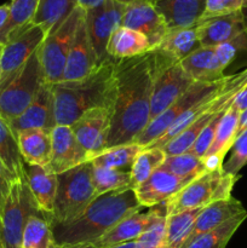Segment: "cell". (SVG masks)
<instances>
[{
  "instance_id": "1",
  "label": "cell",
  "mask_w": 247,
  "mask_h": 248,
  "mask_svg": "<svg viewBox=\"0 0 247 248\" xmlns=\"http://www.w3.org/2000/svg\"><path fill=\"white\" fill-rule=\"evenodd\" d=\"M172 60L174 58L154 48L136 57L115 61V98L107 148L133 143L147 127L155 78Z\"/></svg>"
},
{
  "instance_id": "2",
  "label": "cell",
  "mask_w": 247,
  "mask_h": 248,
  "mask_svg": "<svg viewBox=\"0 0 247 248\" xmlns=\"http://www.w3.org/2000/svg\"><path fill=\"white\" fill-rule=\"evenodd\" d=\"M142 208L133 189L111 191L97 196L72 222L51 227L56 242L61 247L93 245L118 223L139 212Z\"/></svg>"
},
{
  "instance_id": "3",
  "label": "cell",
  "mask_w": 247,
  "mask_h": 248,
  "mask_svg": "<svg viewBox=\"0 0 247 248\" xmlns=\"http://www.w3.org/2000/svg\"><path fill=\"white\" fill-rule=\"evenodd\" d=\"M114 67L115 60L110 58L84 79L52 84L57 125L70 126L94 108L113 110L116 87Z\"/></svg>"
},
{
  "instance_id": "4",
  "label": "cell",
  "mask_w": 247,
  "mask_h": 248,
  "mask_svg": "<svg viewBox=\"0 0 247 248\" xmlns=\"http://www.w3.org/2000/svg\"><path fill=\"white\" fill-rule=\"evenodd\" d=\"M96 198L91 162H85L64 173L57 174V191L50 219L51 225L67 224L74 220Z\"/></svg>"
},
{
  "instance_id": "5",
  "label": "cell",
  "mask_w": 247,
  "mask_h": 248,
  "mask_svg": "<svg viewBox=\"0 0 247 248\" xmlns=\"http://www.w3.org/2000/svg\"><path fill=\"white\" fill-rule=\"evenodd\" d=\"M239 174L227 173L223 169L205 171L166 201L167 216L188 210L203 208L216 201L232 198Z\"/></svg>"
},
{
  "instance_id": "6",
  "label": "cell",
  "mask_w": 247,
  "mask_h": 248,
  "mask_svg": "<svg viewBox=\"0 0 247 248\" xmlns=\"http://www.w3.org/2000/svg\"><path fill=\"white\" fill-rule=\"evenodd\" d=\"M35 215L43 213L36 205L26 177L17 178L0 216V244L4 248H22L24 228L29 218Z\"/></svg>"
},
{
  "instance_id": "7",
  "label": "cell",
  "mask_w": 247,
  "mask_h": 248,
  "mask_svg": "<svg viewBox=\"0 0 247 248\" xmlns=\"http://www.w3.org/2000/svg\"><path fill=\"white\" fill-rule=\"evenodd\" d=\"M46 82L39 50L24 67L0 90V115L7 123L18 118Z\"/></svg>"
},
{
  "instance_id": "8",
  "label": "cell",
  "mask_w": 247,
  "mask_h": 248,
  "mask_svg": "<svg viewBox=\"0 0 247 248\" xmlns=\"http://www.w3.org/2000/svg\"><path fill=\"white\" fill-rule=\"evenodd\" d=\"M84 16L85 11L77 6L60 28L45 36L39 47L44 75L48 84H56L63 80L68 55L77 27Z\"/></svg>"
},
{
  "instance_id": "9",
  "label": "cell",
  "mask_w": 247,
  "mask_h": 248,
  "mask_svg": "<svg viewBox=\"0 0 247 248\" xmlns=\"http://www.w3.org/2000/svg\"><path fill=\"white\" fill-rule=\"evenodd\" d=\"M227 77V75H225ZM225 77L222 80L216 82H195L186 90L176 102L171 104L166 110L162 111L156 118L152 119L147 127L139 133L135 140L136 144L140 145L144 149L145 147L156 140L157 138L161 137L170 126L182 115L185 113L188 109L198 104L199 102L203 99L212 97L217 94L222 90L223 84H224Z\"/></svg>"
},
{
  "instance_id": "10",
  "label": "cell",
  "mask_w": 247,
  "mask_h": 248,
  "mask_svg": "<svg viewBox=\"0 0 247 248\" xmlns=\"http://www.w3.org/2000/svg\"><path fill=\"white\" fill-rule=\"evenodd\" d=\"M45 36L40 27L29 24L4 44L0 56V90L39 50Z\"/></svg>"
},
{
  "instance_id": "11",
  "label": "cell",
  "mask_w": 247,
  "mask_h": 248,
  "mask_svg": "<svg viewBox=\"0 0 247 248\" xmlns=\"http://www.w3.org/2000/svg\"><path fill=\"white\" fill-rule=\"evenodd\" d=\"M124 11L125 4L118 0H104L99 6L85 11L87 34L99 65L110 60L107 53V45L114 31L121 26Z\"/></svg>"
},
{
  "instance_id": "12",
  "label": "cell",
  "mask_w": 247,
  "mask_h": 248,
  "mask_svg": "<svg viewBox=\"0 0 247 248\" xmlns=\"http://www.w3.org/2000/svg\"><path fill=\"white\" fill-rule=\"evenodd\" d=\"M194 84L195 81L186 74L179 61H170L155 78L150 102V120L166 110Z\"/></svg>"
},
{
  "instance_id": "13",
  "label": "cell",
  "mask_w": 247,
  "mask_h": 248,
  "mask_svg": "<svg viewBox=\"0 0 247 248\" xmlns=\"http://www.w3.org/2000/svg\"><path fill=\"white\" fill-rule=\"evenodd\" d=\"M111 109L94 108L87 110L70 125L77 142L90 154V159L107 148L111 127Z\"/></svg>"
},
{
  "instance_id": "14",
  "label": "cell",
  "mask_w": 247,
  "mask_h": 248,
  "mask_svg": "<svg viewBox=\"0 0 247 248\" xmlns=\"http://www.w3.org/2000/svg\"><path fill=\"white\" fill-rule=\"evenodd\" d=\"M121 26L143 34L149 41L150 50L157 47L169 31L161 15L149 1H135L125 5Z\"/></svg>"
},
{
  "instance_id": "15",
  "label": "cell",
  "mask_w": 247,
  "mask_h": 248,
  "mask_svg": "<svg viewBox=\"0 0 247 248\" xmlns=\"http://www.w3.org/2000/svg\"><path fill=\"white\" fill-rule=\"evenodd\" d=\"M52 150L48 169L56 174L64 173L89 162L90 154L77 142L70 126L57 125L51 131Z\"/></svg>"
},
{
  "instance_id": "16",
  "label": "cell",
  "mask_w": 247,
  "mask_h": 248,
  "mask_svg": "<svg viewBox=\"0 0 247 248\" xmlns=\"http://www.w3.org/2000/svg\"><path fill=\"white\" fill-rule=\"evenodd\" d=\"M15 135L31 128L52 131L57 126L52 84L44 82L28 108L15 120L7 123Z\"/></svg>"
},
{
  "instance_id": "17",
  "label": "cell",
  "mask_w": 247,
  "mask_h": 248,
  "mask_svg": "<svg viewBox=\"0 0 247 248\" xmlns=\"http://www.w3.org/2000/svg\"><path fill=\"white\" fill-rule=\"evenodd\" d=\"M190 182V179L177 177L167 170L159 167L150 174L149 178L136 186L133 190L142 207H154L166 202Z\"/></svg>"
},
{
  "instance_id": "18",
  "label": "cell",
  "mask_w": 247,
  "mask_h": 248,
  "mask_svg": "<svg viewBox=\"0 0 247 248\" xmlns=\"http://www.w3.org/2000/svg\"><path fill=\"white\" fill-rule=\"evenodd\" d=\"M99 67L96 52L93 50L91 40L87 34L85 16L80 21L79 27L75 33L67 64L63 73L62 81H74L86 78Z\"/></svg>"
},
{
  "instance_id": "19",
  "label": "cell",
  "mask_w": 247,
  "mask_h": 248,
  "mask_svg": "<svg viewBox=\"0 0 247 248\" xmlns=\"http://www.w3.org/2000/svg\"><path fill=\"white\" fill-rule=\"evenodd\" d=\"M196 31L201 47H216L227 43L246 31L242 10L220 16L201 18L196 24Z\"/></svg>"
},
{
  "instance_id": "20",
  "label": "cell",
  "mask_w": 247,
  "mask_h": 248,
  "mask_svg": "<svg viewBox=\"0 0 247 248\" xmlns=\"http://www.w3.org/2000/svg\"><path fill=\"white\" fill-rule=\"evenodd\" d=\"M166 211V202L150 207L147 212H136L125 218L93 244L96 248H109L126 242L136 241L152 223Z\"/></svg>"
},
{
  "instance_id": "21",
  "label": "cell",
  "mask_w": 247,
  "mask_h": 248,
  "mask_svg": "<svg viewBox=\"0 0 247 248\" xmlns=\"http://www.w3.org/2000/svg\"><path fill=\"white\" fill-rule=\"evenodd\" d=\"M154 5L169 29L195 27L206 10V0H156Z\"/></svg>"
},
{
  "instance_id": "22",
  "label": "cell",
  "mask_w": 247,
  "mask_h": 248,
  "mask_svg": "<svg viewBox=\"0 0 247 248\" xmlns=\"http://www.w3.org/2000/svg\"><path fill=\"white\" fill-rule=\"evenodd\" d=\"M24 176L39 210L50 222L57 191V174L48 167L24 164Z\"/></svg>"
},
{
  "instance_id": "23",
  "label": "cell",
  "mask_w": 247,
  "mask_h": 248,
  "mask_svg": "<svg viewBox=\"0 0 247 248\" xmlns=\"http://www.w3.org/2000/svg\"><path fill=\"white\" fill-rule=\"evenodd\" d=\"M244 212H246V210L242 206V203L237 199L232 198V196L227 199V200L216 201V202L206 206L196 217L193 230H191L188 241H186L183 248H185L194 239H196L200 235L216 229L217 227L222 225L223 223L228 222L229 219Z\"/></svg>"
},
{
  "instance_id": "24",
  "label": "cell",
  "mask_w": 247,
  "mask_h": 248,
  "mask_svg": "<svg viewBox=\"0 0 247 248\" xmlns=\"http://www.w3.org/2000/svg\"><path fill=\"white\" fill-rule=\"evenodd\" d=\"M16 137L24 164L31 166L48 167L52 150L51 131L31 128L21 131L17 133Z\"/></svg>"
},
{
  "instance_id": "25",
  "label": "cell",
  "mask_w": 247,
  "mask_h": 248,
  "mask_svg": "<svg viewBox=\"0 0 247 248\" xmlns=\"http://www.w3.org/2000/svg\"><path fill=\"white\" fill-rule=\"evenodd\" d=\"M181 64L195 82H216L225 77L216 56L215 47H200L182 60Z\"/></svg>"
},
{
  "instance_id": "26",
  "label": "cell",
  "mask_w": 247,
  "mask_h": 248,
  "mask_svg": "<svg viewBox=\"0 0 247 248\" xmlns=\"http://www.w3.org/2000/svg\"><path fill=\"white\" fill-rule=\"evenodd\" d=\"M149 50V41L143 34L123 26L114 31L107 45V53L115 61L136 57Z\"/></svg>"
},
{
  "instance_id": "27",
  "label": "cell",
  "mask_w": 247,
  "mask_h": 248,
  "mask_svg": "<svg viewBox=\"0 0 247 248\" xmlns=\"http://www.w3.org/2000/svg\"><path fill=\"white\" fill-rule=\"evenodd\" d=\"M77 7V0H39L31 24L43 29L45 35L60 28Z\"/></svg>"
},
{
  "instance_id": "28",
  "label": "cell",
  "mask_w": 247,
  "mask_h": 248,
  "mask_svg": "<svg viewBox=\"0 0 247 248\" xmlns=\"http://www.w3.org/2000/svg\"><path fill=\"white\" fill-rule=\"evenodd\" d=\"M200 47L201 44L199 40L195 26L190 27V28L169 29L161 43L155 48L162 51L166 55L171 56L172 58L181 62L182 60L188 57L189 55L195 52Z\"/></svg>"
},
{
  "instance_id": "29",
  "label": "cell",
  "mask_w": 247,
  "mask_h": 248,
  "mask_svg": "<svg viewBox=\"0 0 247 248\" xmlns=\"http://www.w3.org/2000/svg\"><path fill=\"white\" fill-rule=\"evenodd\" d=\"M228 108H229V107H228ZM222 110H224V109H212V110L207 111L206 114L201 115L200 118L196 119V120L194 121L193 124H190L189 126H186L179 135H177L176 137L172 138L169 143H166V144L162 148H160V149H162V152L165 153L166 156L181 155L189 152V150L191 149V147L194 145V143L196 142V140H198L201 131H202L203 128H205V126L207 125V124H210L211 121L215 119V116Z\"/></svg>"
},
{
  "instance_id": "30",
  "label": "cell",
  "mask_w": 247,
  "mask_h": 248,
  "mask_svg": "<svg viewBox=\"0 0 247 248\" xmlns=\"http://www.w3.org/2000/svg\"><path fill=\"white\" fill-rule=\"evenodd\" d=\"M142 150L143 148L136 143L116 145V147L107 148L94 154L93 156H91L89 162H91L94 166L131 171L133 161Z\"/></svg>"
},
{
  "instance_id": "31",
  "label": "cell",
  "mask_w": 247,
  "mask_h": 248,
  "mask_svg": "<svg viewBox=\"0 0 247 248\" xmlns=\"http://www.w3.org/2000/svg\"><path fill=\"white\" fill-rule=\"evenodd\" d=\"M240 114L241 113L237 109H235L232 106H230L224 111L219 124H218L215 140H213L212 145H211L210 150L207 152L206 156L218 155L222 159H224L225 154L232 149L235 140L237 137Z\"/></svg>"
},
{
  "instance_id": "32",
  "label": "cell",
  "mask_w": 247,
  "mask_h": 248,
  "mask_svg": "<svg viewBox=\"0 0 247 248\" xmlns=\"http://www.w3.org/2000/svg\"><path fill=\"white\" fill-rule=\"evenodd\" d=\"M201 210L196 208L167 216L166 236L162 248H183Z\"/></svg>"
},
{
  "instance_id": "33",
  "label": "cell",
  "mask_w": 247,
  "mask_h": 248,
  "mask_svg": "<svg viewBox=\"0 0 247 248\" xmlns=\"http://www.w3.org/2000/svg\"><path fill=\"white\" fill-rule=\"evenodd\" d=\"M38 4L39 0H11L9 19L0 33L1 45H4L12 35L31 24Z\"/></svg>"
},
{
  "instance_id": "34",
  "label": "cell",
  "mask_w": 247,
  "mask_h": 248,
  "mask_svg": "<svg viewBox=\"0 0 247 248\" xmlns=\"http://www.w3.org/2000/svg\"><path fill=\"white\" fill-rule=\"evenodd\" d=\"M22 248H63L56 242L52 227L43 215L31 216L22 237Z\"/></svg>"
},
{
  "instance_id": "35",
  "label": "cell",
  "mask_w": 247,
  "mask_h": 248,
  "mask_svg": "<svg viewBox=\"0 0 247 248\" xmlns=\"http://www.w3.org/2000/svg\"><path fill=\"white\" fill-rule=\"evenodd\" d=\"M0 159L17 178H24V161L19 152L17 137L6 120L0 115Z\"/></svg>"
},
{
  "instance_id": "36",
  "label": "cell",
  "mask_w": 247,
  "mask_h": 248,
  "mask_svg": "<svg viewBox=\"0 0 247 248\" xmlns=\"http://www.w3.org/2000/svg\"><path fill=\"white\" fill-rule=\"evenodd\" d=\"M92 182L96 196L104 195L111 191L133 189L131 172L125 170L107 169L92 165Z\"/></svg>"
},
{
  "instance_id": "37",
  "label": "cell",
  "mask_w": 247,
  "mask_h": 248,
  "mask_svg": "<svg viewBox=\"0 0 247 248\" xmlns=\"http://www.w3.org/2000/svg\"><path fill=\"white\" fill-rule=\"evenodd\" d=\"M246 218L247 212L241 213L228 222L223 223L216 229L194 239L185 248H225L232 235L236 232V230L239 229L240 225L245 222Z\"/></svg>"
},
{
  "instance_id": "38",
  "label": "cell",
  "mask_w": 247,
  "mask_h": 248,
  "mask_svg": "<svg viewBox=\"0 0 247 248\" xmlns=\"http://www.w3.org/2000/svg\"><path fill=\"white\" fill-rule=\"evenodd\" d=\"M166 155L160 148H144L138 154L131 167V179L133 189L149 178L150 174L164 164Z\"/></svg>"
},
{
  "instance_id": "39",
  "label": "cell",
  "mask_w": 247,
  "mask_h": 248,
  "mask_svg": "<svg viewBox=\"0 0 247 248\" xmlns=\"http://www.w3.org/2000/svg\"><path fill=\"white\" fill-rule=\"evenodd\" d=\"M160 167L176 174L177 177L190 179V181L195 179L206 171L203 159L191 154L190 152L181 155L166 156L164 164Z\"/></svg>"
},
{
  "instance_id": "40",
  "label": "cell",
  "mask_w": 247,
  "mask_h": 248,
  "mask_svg": "<svg viewBox=\"0 0 247 248\" xmlns=\"http://www.w3.org/2000/svg\"><path fill=\"white\" fill-rule=\"evenodd\" d=\"M167 213L162 212L149 228L136 240L139 248H162L166 236Z\"/></svg>"
},
{
  "instance_id": "41",
  "label": "cell",
  "mask_w": 247,
  "mask_h": 248,
  "mask_svg": "<svg viewBox=\"0 0 247 248\" xmlns=\"http://www.w3.org/2000/svg\"><path fill=\"white\" fill-rule=\"evenodd\" d=\"M245 50H247V31L215 47L216 56L223 70L227 69L230 63Z\"/></svg>"
},
{
  "instance_id": "42",
  "label": "cell",
  "mask_w": 247,
  "mask_h": 248,
  "mask_svg": "<svg viewBox=\"0 0 247 248\" xmlns=\"http://www.w3.org/2000/svg\"><path fill=\"white\" fill-rule=\"evenodd\" d=\"M247 165V128L242 131L235 140L232 148L229 160L223 165V170L227 173L237 176L242 167Z\"/></svg>"
},
{
  "instance_id": "43",
  "label": "cell",
  "mask_w": 247,
  "mask_h": 248,
  "mask_svg": "<svg viewBox=\"0 0 247 248\" xmlns=\"http://www.w3.org/2000/svg\"><path fill=\"white\" fill-rule=\"evenodd\" d=\"M227 109L219 111V113L215 116V119H213L210 124H207V125L205 126V128L201 131V133L199 135L196 142L194 143V145L191 147V149L189 150L191 154L196 155V156L201 157V159H203V157L206 156L207 152L210 150L211 145H212L213 140H215L218 124H219L220 119H222V115L224 114V111L227 110Z\"/></svg>"
},
{
  "instance_id": "44",
  "label": "cell",
  "mask_w": 247,
  "mask_h": 248,
  "mask_svg": "<svg viewBox=\"0 0 247 248\" xmlns=\"http://www.w3.org/2000/svg\"><path fill=\"white\" fill-rule=\"evenodd\" d=\"M247 5V0H206V10L202 18L241 11Z\"/></svg>"
},
{
  "instance_id": "45",
  "label": "cell",
  "mask_w": 247,
  "mask_h": 248,
  "mask_svg": "<svg viewBox=\"0 0 247 248\" xmlns=\"http://www.w3.org/2000/svg\"><path fill=\"white\" fill-rule=\"evenodd\" d=\"M16 179L17 177L10 172V170L5 166V164L0 159V216H1L5 201L9 196L12 184Z\"/></svg>"
},
{
  "instance_id": "46",
  "label": "cell",
  "mask_w": 247,
  "mask_h": 248,
  "mask_svg": "<svg viewBox=\"0 0 247 248\" xmlns=\"http://www.w3.org/2000/svg\"><path fill=\"white\" fill-rule=\"evenodd\" d=\"M232 106L235 109L242 113L244 110L247 109V86L244 87L242 90H240L236 94H235L234 99L232 102Z\"/></svg>"
},
{
  "instance_id": "47",
  "label": "cell",
  "mask_w": 247,
  "mask_h": 248,
  "mask_svg": "<svg viewBox=\"0 0 247 248\" xmlns=\"http://www.w3.org/2000/svg\"><path fill=\"white\" fill-rule=\"evenodd\" d=\"M103 2L104 0H77V6L81 7L84 11H87V10H91L99 6Z\"/></svg>"
},
{
  "instance_id": "48",
  "label": "cell",
  "mask_w": 247,
  "mask_h": 248,
  "mask_svg": "<svg viewBox=\"0 0 247 248\" xmlns=\"http://www.w3.org/2000/svg\"><path fill=\"white\" fill-rule=\"evenodd\" d=\"M9 15H10V4L0 5V33L2 31L7 19H9Z\"/></svg>"
},
{
  "instance_id": "49",
  "label": "cell",
  "mask_w": 247,
  "mask_h": 248,
  "mask_svg": "<svg viewBox=\"0 0 247 248\" xmlns=\"http://www.w3.org/2000/svg\"><path fill=\"white\" fill-rule=\"evenodd\" d=\"M247 128V109L246 110L242 111L241 114H240V119H239V130H237V136L240 135V133L242 132V131H245Z\"/></svg>"
},
{
  "instance_id": "50",
  "label": "cell",
  "mask_w": 247,
  "mask_h": 248,
  "mask_svg": "<svg viewBox=\"0 0 247 248\" xmlns=\"http://www.w3.org/2000/svg\"><path fill=\"white\" fill-rule=\"evenodd\" d=\"M237 78H239V80H240V82L242 84V86L246 87L247 86V69L237 73Z\"/></svg>"
},
{
  "instance_id": "51",
  "label": "cell",
  "mask_w": 247,
  "mask_h": 248,
  "mask_svg": "<svg viewBox=\"0 0 247 248\" xmlns=\"http://www.w3.org/2000/svg\"><path fill=\"white\" fill-rule=\"evenodd\" d=\"M109 248H139V247H138L137 242L131 241V242H126V244H121V245H118V246H113Z\"/></svg>"
},
{
  "instance_id": "52",
  "label": "cell",
  "mask_w": 247,
  "mask_h": 248,
  "mask_svg": "<svg viewBox=\"0 0 247 248\" xmlns=\"http://www.w3.org/2000/svg\"><path fill=\"white\" fill-rule=\"evenodd\" d=\"M118 1L123 2V4H130V2H135V1H149V2H153V4H155V1L156 0H118Z\"/></svg>"
},
{
  "instance_id": "53",
  "label": "cell",
  "mask_w": 247,
  "mask_h": 248,
  "mask_svg": "<svg viewBox=\"0 0 247 248\" xmlns=\"http://www.w3.org/2000/svg\"><path fill=\"white\" fill-rule=\"evenodd\" d=\"M63 248H96L93 245H77V246H69V247H63Z\"/></svg>"
},
{
  "instance_id": "54",
  "label": "cell",
  "mask_w": 247,
  "mask_h": 248,
  "mask_svg": "<svg viewBox=\"0 0 247 248\" xmlns=\"http://www.w3.org/2000/svg\"><path fill=\"white\" fill-rule=\"evenodd\" d=\"M242 15H244L245 19V26H246V31H247V5L242 9Z\"/></svg>"
},
{
  "instance_id": "55",
  "label": "cell",
  "mask_w": 247,
  "mask_h": 248,
  "mask_svg": "<svg viewBox=\"0 0 247 248\" xmlns=\"http://www.w3.org/2000/svg\"><path fill=\"white\" fill-rule=\"evenodd\" d=\"M2 46H4V45H1V44H0V56H1V51H2Z\"/></svg>"
},
{
  "instance_id": "56",
  "label": "cell",
  "mask_w": 247,
  "mask_h": 248,
  "mask_svg": "<svg viewBox=\"0 0 247 248\" xmlns=\"http://www.w3.org/2000/svg\"><path fill=\"white\" fill-rule=\"evenodd\" d=\"M0 248H4V246H2V245H1V244H0Z\"/></svg>"
}]
</instances>
